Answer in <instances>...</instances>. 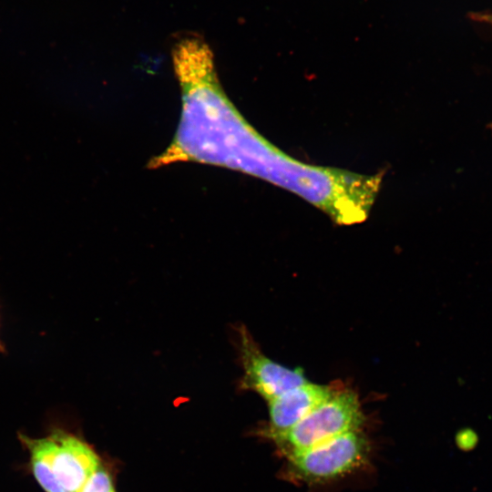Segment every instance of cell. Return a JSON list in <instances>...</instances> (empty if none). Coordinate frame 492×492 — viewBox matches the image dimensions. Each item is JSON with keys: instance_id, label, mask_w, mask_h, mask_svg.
Instances as JSON below:
<instances>
[{"instance_id": "obj_1", "label": "cell", "mask_w": 492, "mask_h": 492, "mask_svg": "<svg viewBox=\"0 0 492 492\" xmlns=\"http://www.w3.org/2000/svg\"><path fill=\"white\" fill-rule=\"evenodd\" d=\"M31 472L45 492H78L100 465L94 449L77 436L55 428L43 437L19 434Z\"/></svg>"}, {"instance_id": "obj_2", "label": "cell", "mask_w": 492, "mask_h": 492, "mask_svg": "<svg viewBox=\"0 0 492 492\" xmlns=\"http://www.w3.org/2000/svg\"><path fill=\"white\" fill-rule=\"evenodd\" d=\"M364 419L357 395L350 389L337 388L292 428L268 437L287 457L343 434L360 430Z\"/></svg>"}, {"instance_id": "obj_3", "label": "cell", "mask_w": 492, "mask_h": 492, "mask_svg": "<svg viewBox=\"0 0 492 492\" xmlns=\"http://www.w3.org/2000/svg\"><path fill=\"white\" fill-rule=\"evenodd\" d=\"M368 453L366 437L354 430L287 456L288 472L309 484L327 482L361 466Z\"/></svg>"}, {"instance_id": "obj_4", "label": "cell", "mask_w": 492, "mask_h": 492, "mask_svg": "<svg viewBox=\"0 0 492 492\" xmlns=\"http://www.w3.org/2000/svg\"><path fill=\"white\" fill-rule=\"evenodd\" d=\"M234 339L242 369L241 389L253 391L268 403L308 382L301 368L292 370L268 357L243 324L235 327Z\"/></svg>"}, {"instance_id": "obj_5", "label": "cell", "mask_w": 492, "mask_h": 492, "mask_svg": "<svg viewBox=\"0 0 492 492\" xmlns=\"http://www.w3.org/2000/svg\"><path fill=\"white\" fill-rule=\"evenodd\" d=\"M337 389L331 384L306 382L268 402L269 425L264 434L269 436L284 432L309 415Z\"/></svg>"}, {"instance_id": "obj_6", "label": "cell", "mask_w": 492, "mask_h": 492, "mask_svg": "<svg viewBox=\"0 0 492 492\" xmlns=\"http://www.w3.org/2000/svg\"><path fill=\"white\" fill-rule=\"evenodd\" d=\"M78 492H116L112 477L101 465L87 478Z\"/></svg>"}, {"instance_id": "obj_7", "label": "cell", "mask_w": 492, "mask_h": 492, "mask_svg": "<svg viewBox=\"0 0 492 492\" xmlns=\"http://www.w3.org/2000/svg\"><path fill=\"white\" fill-rule=\"evenodd\" d=\"M475 19L492 24V14H475Z\"/></svg>"}]
</instances>
